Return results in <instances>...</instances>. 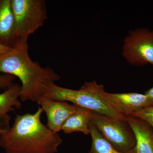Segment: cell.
<instances>
[{
    "label": "cell",
    "mask_w": 153,
    "mask_h": 153,
    "mask_svg": "<svg viewBox=\"0 0 153 153\" xmlns=\"http://www.w3.org/2000/svg\"><path fill=\"white\" fill-rule=\"evenodd\" d=\"M13 49V48H10L7 46L0 44V55L8 53Z\"/></svg>",
    "instance_id": "e0dca14e"
},
{
    "label": "cell",
    "mask_w": 153,
    "mask_h": 153,
    "mask_svg": "<svg viewBox=\"0 0 153 153\" xmlns=\"http://www.w3.org/2000/svg\"><path fill=\"white\" fill-rule=\"evenodd\" d=\"M22 87L18 84H13L0 94V115L7 117L9 112L15 111V108H21L22 103L19 100Z\"/></svg>",
    "instance_id": "7c38bea8"
},
{
    "label": "cell",
    "mask_w": 153,
    "mask_h": 153,
    "mask_svg": "<svg viewBox=\"0 0 153 153\" xmlns=\"http://www.w3.org/2000/svg\"><path fill=\"white\" fill-rule=\"evenodd\" d=\"M36 102L46 113L47 119L46 126L56 133L61 130L63 124L78 107L66 102L55 101L43 96L38 99Z\"/></svg>",
    "instance_id": "52a82bcc"
},
{
    "label": "cell",
    "mask_w": 153,
    "mask_h": 153,
    "mask_svg": "<svg viewBox=\"0 0 153 153\" xmlns=\"http://www.w3.org/2000/svg\"><path fill=\"white\" fill-rule=\"evenodd\" d=\"M145 94L147 96L149 100L151 106L153 105V87L149 89L145 92Z\"/></svg>",
    "instance_id": "2e32d148"
},
{
    "label": "cell",
    "mask_w": 153,
    "mask_h": 153,
    "mask_svg": "<svg viewBox=\"0 0 153 153\" xmlns=\"http://www.w3.org/2000/svg\"><path fill=\"white\" fill-rule=\"evenodd\" d=\"M43 108L34 114L17 115L13 126L0 134V146L6 153H56L63 142L58 133L41 122Z\"/></svg>",
    "instance_id": "6da1fadb"
},
{
    "label": "cell",
    "mask_w": 153,
    "mask_h": 153,
    "mask_svg": "<svg viewBox=\"0 0 153 153\" xmlns=\"http://www.w3.org/2000/svg\"><path fill=\"white\" fill-rule=\"evenodd\" d=\"M105 97L111 106L124 116L151 106L149 100L145 94L109 93L105 91Z\"/></svg>",
    "instance_id": "ba28073f"
},
{
    "label": "cell",
    "mask_w": 153,
    "mask_h": 153,
    "mask_svg": "<svg viewBox=\"0 0 153 153\" xmlns=\"http://www.w3.org/2000/svg\"><path fill=\"white\" fill-rule=\"evenodd\" d=\"M131 115L145 121L152 127L153 130V105L139 110Z\"/></svg>",
    "instance_id": "5bb4252c"
},
{
    "label": "cell",
    "mask_w": 153,
    "mask_h": 153,
    "mask_svg": "<svg viewBox=\"0 0 153 153\" xmlns=\"http://www.w3.org/2000/svg\"><path fill=\"white\" fill-rule=\"evenodd\" d=\"M103 85L95 80L85 82L79 90L58 86L55 83L46 85L43 96L55 101H69L77 106L98 113L126 120V117L111 106L105 97Z\"/></svg>",
    "instance_id": "3957f363"
},
{
    "label": "cell",
    "mask_w": 153,
    "mask_h": 153,
    "mask_svg": "<svg viewBox=\"0 0 153 153\" xmlns=\"http://www.w3.org/2000/svg\"><path fill=\"white\" fill-rule=\"evenodd\" d=\"M27 43L19 42L10 51L0 55V72L18 77L22 82V102H37L46 85L55 83L60 76L51 67H42L31 60Z\"/></svg>",
    "instance_id": "7a4b0ae2"
},
{
    "label": "cell",
    "mask_w": 153,
    "mask_h": 153,
    "mask_svg": "<svg viewBox=\"0 0 153 153\" xmlns=\"http://www.w3.org/2000/svg\"><path fill=\"white\" fill-rule=\"evenodd\" d=\"M17 44L11 0H0V44L13 48Z\"/></svg>",
    "instance_id": "30bf717a"
},
{
    "label": "cell",
    "mask_w": 153,
    "mask_h": 153,
    "mask_svg": "<svg viewBox=\"0 0 153 153\" xmlns=\"http://www.w3.org/2000/svg\"><path fill=\"white\" fill-rule=\"evenodd\" d=\"M11 6L18 43H27L30 35L42 27L47 19L46 2L44 0H11Z\"/></svg>",
    "instance_id": "277c9868"
},
{
    "label": "cell",
    "mask_w": 153,
    "mask_h": 153,
    "mask_svg": "<svg viewBox=\"0 0 153 153\" xmlns=\"http://www.w3.org/2000/svg\"><path fill=\"white\" fill-rule=\"evenodd\" d=\"M122 55L131 65L153 66V30L137 28L129 32L124 38Z\"/></svg>",
    "instance_id": "8992f818"
},
{
    "label": "cell",
    "mask_w": 153,
    "mask_h": 153,
    "mask_svg": "<svg viewBox=\"0 0 153 153\" xmlns=\"http://www.w3.org/2000/svg\"><path fill=\"white\" fill-rule=\"evenodd\" d=\"M1 117V116L0 115V118ZM5 131V129H1L0 128V134H1L2 133Z\"/></svg>",
    "instance_id": "ac0fdd59"
},
{
    "label": "cell",
    "mask_w": 153,
    "mask_h": 153,
    "mask_svg": "<svg viewBox=\"0 0 153 153\" xmlns=\"http://www.w3.org/2000/svg\"><path fill=\"white\" fill-rule=\"evenodd\" d=\"M91 123L116 149L128 153L134 147V134L126 121L91 111Z\"/></svg>",
    "instance_id": "5b68a950"
},
{
    "label": "cell",
    "mask_w": 153,
    "mask_h": 153,
    "mask_svg": "<svg viewBox=\"0 0 153 153\" xmlns=\"http://www.w3.org/2000/svg\"><path fill=\"white\" fill-rule=\"evenodd\" d=\"M127 123L134 134L136 144L128 153H153V130L145 121L126 116Z\"/></svg>",
    "instance_id": "9c48e42d"
},
{
    "label": "cell",
    "mask_w": 153,
    "mask_h": 153,
    "mask_svg": "<svg viewBox=\"0 0 153 153\" xmlns=\"http://www.w3.org/2000/svg\"><path fill=\"white\" fill-rule=\"evenodd\" d=\"M15 77L10 74L0 75V89H7L13 85Z\"/></svg>",
    "instance_id": "9a60e30c"
},
{
    "label": "cell",
    "mask_w": 153,
    "mask_h": 153,
    "mask_svg": "<svg viewBox=\"0 0 153 153\" xmlns=\"http://www.w3.org/2000/svg\"><path fill=\"white\" fill-rule=\"evenodd\" d=\"M89 127L92 143L88 153H124L117 150L108 142L91 122Z\"/></svg>",
    "instance_id": "4fadbf2b"
},
{
    "label": "cell",
    "mask_w": 153,
    "mask_h": 153,
    "mask_svg": "<svg viewBox=\"0 0 153 153\" xmlns=\"http://www.w3.org/2000/svg\"><path fill=\"white\" fill-rule=\"evenodd\" d=\"M91 117V111L78 106L63 124L61 130L67 134L75 132H80L86 135L90 134L89 126Z\"/></svg>",
    "instance_id": "8fae6325"
}]
</instances>
